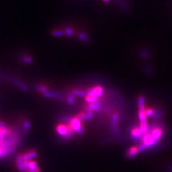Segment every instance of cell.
<instances>
[{
    "label": "cell",
    "instance_id": "cell-18",
    "mask_svg": "<svg viewBox=\"0 0 172 172\" xmlns=\"http://www.w3.org/2000/svg\"><path fill=\"white\" fill-rule=\"evenodd\" d=\"M52 35L54 37H62L63 35H64V32H63L62 31H60V30H56V31H54Z\"/></svg>",
    "mask_w": 172,
    "mask_h": 172
},
{
    "label": "cell",
    "instance_id": "cell-8",
    "mask_svg": "<svg viewBox=\"0 0 172 172\" xmlns=\"http://www.w3.org/2000/svg\"><path fill=\"white\" fill-rule=\"evenodd\" d=\"M37 156V153L35 150H32V151L28 152L22 155V157L24 161H31L33 160Z\"/></svg>",
    "mask_w": 172,
    "mask_h": 172
},
{
    "label": "cell",
    "instance_id": "cell-10",
    "mask_svg": "<svg viewBox=\"0 0 172 172\" xmlns=\"http://www.w3.org/2000/svg\"><path fill=\"white\" fill-rule=\"evenodd\" d=\"M85 101L89 104L94 103H97L100 101L99 98L96 97V96H88L85 97Z\"/></svg>",
    "mask_w": 172,
    "mask_h": 172
},
{
    "label": "cell",
    "instance_id": "cell-21",
    "mask_svg": "<svg viewBox=\"0 0 172 172\" xmlns=\"http://www.w3.org/2000/svg\"><path fill=\"white\" fill-rule=\"evenodd\" d=\"M73 118L70 117V116H66V117H63V119H62V121L64 122H65L67 124H70L71 120H72Z\"/></svg>",
    "mask_w": 172,
    "mask_h": 172
},
{
    "label": "cell",
    "instance_id": "cell-22",
    "mask_svg": "<svg viewBox=\"0 0 172 172\" xmlns=\"http://www.w3.org/2000/svg\"><path fill=\"white\" fill-rule=\"evenodd\" d=\"M154 111L153 110V109H148V110H145V114L147 117H150V116H153V115L154 114Z\"/></svg>",
    "mask_w": 172,
    "mask_h": 172
},
{
    "label": "cell",
    "instance_id": "cell-13",
    "mask_svg": "<svg viewBox=\"0 0 172 172\" xmlns=\"http://www.w3.org/2000/svg\"><path fill=\"white\" fill-rule=\"evenodd\" d=\"M78 37L81 41H84V42L88 41V40H89V38H88V35L84 33H82V32H80V33H79L78 34Z\"/></svg>",
    "mask_w": 172,
    "mask_h": 172
},
{
    "label": "cell",
    "instance_id": "cell-11",
    "mask_svg": "<svg viewBox=\"0 0 172 172\" xmlns=\"http://www.w3.org/2000/svg\"><path fill=\"white\" fill-rule=\"evenodd\" d=\"M30 127H31L30 122L28 121H24V123L23 124V128L24 134H27L29 132V131L30 130Z\"/></svg>",
    "mask_w": 172,
    "mask_h": 172
},
{
    "label": "cell",
    "instance_id": "cell-2",
    "mask_svg": "<svg viewBox=\"0 0 172 172\" xmlns=\"http://www.w3.org/2000/svg\"><path fill=\"white\" fill-rule=\"evenodd\" d=\"M103 93V89L101 87H100V86H97V87L89 89L86 91V94L88 96H96V97L98 98L102 96Z\"/></svg>",
    "mask_w": 172,
    "mask_h": 172
},
{
    "label": "cell",
    "instance_id": "cell-20",
    "mask_svg": "<svg viewBox=\"0 0 172 172\" xmlns=\"http://www.w3.org/2000/svg\"><path fill=\"white\" fill-rule=\"evenodd\" d=\"M64 34H65L68 37H71L73 35V31L71 28H68L65 29V31H64Z\"/></svg>",
    "mask_w": 172,
    "mask_h": 172
},
{
    "label": "cell",
    "instance_id": "cell-1",
    "mask_svg": "<svg viewBox=\"0 0 172 172\" xmlns=\"http://www.w3.org/2000/svg\"><path fill=\"white\" fill-rule=\"evenodd\" d=\"M70 125L73 129L75 132H76L79 135H82L84 134V129L81 124V121L77 117H74L72 119Z\"/></svg>",
    "mask_w": 172,
    "mask_h": 172
},
{
    "label": "cell",
    "instance_id": "cell-19",
    "mask_svg": "<svg viewBox=\"0 0 172 172\" xmlns=\"http://www.w3.org/2000/svg\"><path fill=\"white\" fill-rule=\"evenodd\" d=\"M68 103L70 104V105H73L74 103H75V96L72 94H70L68 96Z\"/></svg>",
    "mask_w": 172,
    "mask_h": 172
},
{
    "label": "cell",
    "instance_id": "cell-26",
    "mask_svg": "<svg viewBox=\"0 0 172 172\" xmlns=\"http://www.w3.org/2000/svg\"><path fill=\"white\" fill-rule=\"evenodd\" d=\"M2 135V131H1V128H0V135Z\"/></svg>",
    "mask_w": 172,
    "mask_h": 172
},
{
    "label": "cell",
    "instance_id": "cell-6",
    "mask_svg": "<svg viewBox=\"0 0 172 172\" xmlns=\"http://www.w3.org/2000/svg\"><path fill=\"white\" fill-rule=\"evenodd\" d=\"M118 122H119V115L117 114H115L112 115V124H111V129L114 133L117 134L119 131L117 129Z\"/></svg>",
    "mask_w": 172,
    "mask_h": 172
},
{
    "label": "cell",
    "instance_id": "cell-23",
    "mask_svg": "<svg viewBox=\"0 0 172 172\" xmlns=\"http://www.w3.org/2000/svg\"><path fill=\"white\" fill-rule=\"evenodd\" d=\"M5 158V154H4V151L0 147V159H2Z\"/></svg>",
    "mask_w": 172,
    "mask_h": 172
},
{
    "label": "cell",
    "instance_id": "cell-5",
    "mask_svg": "<svg viewBox=\"0 0 172 172\" xmlns=\"http://www.w3.org/2000/svg\"><path fill=\"white\" fill-rule=\"evenodd\" d=\"M10 80L11 81L12 83L15 84L17 86V87L18 88H19L20 89H21L24 92L28 91V88L27 86L25 84H24L22 82H20L19 80H18L17 79L11 77H10Z\"/></svg>",
    "mask_w": 172,
    "mask_h": 172
},
{
    "label": "cell",
    "instance_id": "cell-16",
    "mask_svg": "<svg viewBox=\"0 0 172 172\" xmlns=\"http://www.w3.org/2000/svg\"><path fill=\"white\" fill-rule=\"evenodd\" d=\"M36 90L41 92L42 93H44L46 91H47V88L45 87V85H38L37 86H36Z\"/></svg>",
    "mask_w": 172,
    "mask_h": 172
},
{
    "label": "cell",
    "instance_id": "cell-15",
    "mask_svg": "<svg viewBox=\"0 0 172 172\" xmlns=\"http://www.w3.org/2000/svg\"><path fill=\"white\" fill-rule=\"evenodd\" d=\"M93 117V113L92 112H86L85 113L82 121H89Z\"/></svg>",
    "mask_w": 172,
    "mask_h": 172
},
{
    "label": "cell",
    "instance_id": "cell-25",
    "mask_svg": "<svg viewBox=\"0 0 172 172\" xmlns=\"http://www.w3.org/2000/svg\"><path fill=\"white\" fill-rule=\"evenodd\" d=\"M103 1L104 2H105V3H107V2H109L110 0H103Z\"/></svg>",
    "mask_w": 172,
    "mask_h": 172
},
{
    "label": "cell",
    "instance_id": "cell-17",
    "mask_svg": "<svg viewBox=\"0 0 172 172\" xmlns=\"http://www.w3.org/2000/svg\"><path fill=\"white\" fill-rule=\"evenodd\" d=\"M162 115H163V112H162V111L159 110H157V111L154 112V114L153 115V117L154 119H159V118L162 117Z\"/></svg>",
    "mask_w": 172,
    "mask_h": 172
},
{
    "label": "cell",
    "instance_id": "cell-9",
    "mask_svg": "<svg viewBox=\"0 0 172 172\" xmlns=\"http://www.w3.org/2000/svg\"><path fill=\"white\" fill-rule=\"evenodd\" d=\"M67 126H68V133H67V135L63 137V140L64 141H68V140H70L75 133V131L73 130V129L71 127V126L70 124H68Z\"/></svg>",
    "mask_w": 172,
    "mask_h": 172
},
{
    "label": "cell",
    "instance_id": "cell-24",
    "mask_svg": "<svg viewBox=\"0 0 172 172\" xmlns=\"http://www.w3.org/2000/svg\"><path fill=\"white\" fill-rule=\"evenodd\" d=\"M6 127L5 124L2 121H0V128H3V127Z\"/></svg>",
    "mask_w": 172,
    "mask_h": 172
},
{
    "label": "cell",
    "instance_id": "cell-12",
    "mask_svg": "<svg viewBox=\"0 0 172 172\" xmlns=\"http://www.w3.org/2000/svg\"><path fill=\"white\" fill-rule=\"evenodd\" d=\"M72 94L76 96H79V97H84L86 95V92L83 91H80V90H74L71 92Z\"/></svg>",
    "mask_w": 172,
    "mask_h": 172
},
{
    "label": "cell",
    "instance_id": "cell-4",
    "mask_svg": "<svg viewBox=\"0 0 172 172\" xmlns=\"http://www.w3.org/2000/svg\"><path fill=\"white\" fill-rule=\"evenodd\" d=\"M44 96L45 97L47 98H51V99H56V100H64V96H62L61 94L57 93V92H52V91H46L45 92L43 93Z\"/></svg>",
    "mask_w": 172,
    "mask_h": 172
},
{
    "label": "cell",
    "instance_id": "cell-14",
    "mask_svg": "<svg viewBox=\"0 0 172 172\" xmlns=\"http://www.w3.org/2000/svg\"><path fill=\"white\" fill-rule=\"evenodd\" d=\"M21 61H22L24 63H28V64H31V62H33V59L31 57L28 56H23L21 57L20 58Z\"/></svg>",
    "mask_w": 172,
    "mask_h": 172
},
{
    "label": "cell",
    "instance_id": "cell-7",
    "mask_svg": "<svg viewBox=\"0 0 172 172\" xmlns=\"http://www.w3.org/2000/svg\"><path fill=\"white\" fill-rule=\"evenodd\" d=\"M68 126L64 124H59L56 127V131L61 136L64 137L68 133Z\"/></svg>",
    "mask_w": 172,
    "mask_h": 172
},
{
    "label": "cell",
    "instance_id": "cell-3",
    "mask_svg": "<svg viewBox=\"0 0 172 172\" xmlns=\"http://www.w3.org/2000/svg\"><path fill=\"white\" fill-rule=\"evenodd\" d=\"M103 109V106L99 102L91 103L88 106L85 107L86 112H99Z\"/></svg>",
    "mask_w": 172,
    "mask_h": 172
}]
</instances>
